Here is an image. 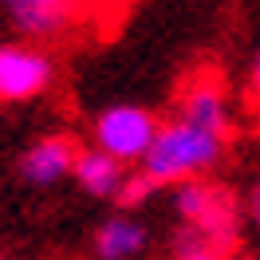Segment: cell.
Segmentation results:
<instances>
[{
    "label": "cell",
    "mask_w": 260,
    "mask_h": 260,
    "mask_svg": "<svg viewBox=\"0 0 260 260\" xmlns=\"http://www.w3.org/2000/svg\"><path fill=\"white\" fill-rule=\"evenodd\" d=\"M233 134V111H229V91L213 71H197L181 87L174 118L158 122L154 146L142 158V174L158 185H181V181L205 178L221 162Z\"/></svg>",
    "instance_id": "1"
},
{
    "label": "cell",
    "mask_w": 260,
    "mask_h": 260,
    "mask_svg": "<svg viewBox=\"0 0 260 260\" xmlns=\"http://www.w3.org/2000/svg\"><path fill=\"white\" fill-rule=\"evenodd\" d=\"M174 209H178V221H181L178 241L229 252L241 237V217H244L241 197L221 181L193 178L174 185Z\"/></svg>",
    "instance_id": "2"
},
{
    "label": "cell",
    "mask_w": 260,
    "mask_h": 260,
    "mask_svg": "<svg viewBox=\"0 0 260 260\" xmlns=\"http://www.w3.org/2000/svg\"><path fill=\"white\" fill-rule=\"evenodd\" d=\"M158 134V114L134 103H114L107 111L95 114L91 122V146L103 150L107 158H114L118 166H142V158L154 146Z\"/></svg>",
    "instance_id": "3"
},
{
    "label": "cell",
    "mask_w": 260,
    "mask_h": 260,
    "mask_svg": "<svg viewBox=\"0 0 260 260\" xmlns=\"http://www.w3.org/2000/svg\"><path fill=\"white\" fill-rule=\"evenodd\" d=\"M8 20L28 40H55L83 24L91 12V0H0Z\"/></svg>",
    "instance_id": "4"
},
{
    "label": "cell",
    "mask_w": 260,
    "mask_h": 260,
    "mask_svg": "<svg viewBox=\"0 0 260 260\" xmlns=\"http://www.w3.org/2000/svg\"><path fill=\"white\" fill-rule=\"evenodd\" d=\"M51 79H55V63L48 51L32 44H0V99L4 103L44 95Z\"/></svg>",
    "instance_id": "5"
},
{
    "label": "cell",
    "mask_w": 260,
    "mask_h": 260,
    "mask_svg": "<svg viewBox=\"0 0 260 260\" xmlns=\"http://www.w3.org/2000/svg\"><path fill=\"white\" fill-rule=\"evenodd\" d=\"M79 146L67 138V134H48L24 150L20 158V178L28 185H55V181L71 178V166H75Z\"/></svg>",
    "instance_id": "6"
},
{
    "label": "cell",
    "mask_w": 260,
    "mask_h": 260,
    "mask_svg": "<svg viewBox=\"0 0 260 260\" xmlns=\"http://www.w3.org/2000/svg\"><path fill=\"white\" fill-rule=\"evenodd\" d=\"M146 225L142 221H134L126 213H118V217H107L95 233V256L99 260H134L146 252Z\"/></svg>",
    "instance_id": "7"
},
{
    "label": "cell",
    "mask_w": 260,
    "mask_h": 260,
    "mask_svg": "<svg viewBox=\"0 0 260 260\" xmlns=\"http://www.w3.org/2000/svg\"><path fill=\"white\" fill-rule=\"evenodd\" d=\"M71 178L79 181L91 197H118L122 181H126V166H118L114 158H107L103 150L87 146V150H79V154H75Z\"/></svg>",
    "instance_id": "8"
},
{
    "label": "cell",
    "mask_w": 260,
    "mask_h": 260,
    "mask_svg": "<svg viewBox=\"0 0 260 260\" xmlns=\"http://www.w3.org/2000/svg\"><path fill=\"white\" fill-rule=\"evenodd\" d=\"M150 193H154V181H150L142 170H126V181H122V189H118L114 201H118L122 209H134V205H142Z\"/></svg>",
    "instance_id": "9"
},
{
    "label": "cell",
    "mask_w": 260,
    "mask_h": 260,
    "mask_svg": "<svg viewBox=\"0 0 260 260\" xmlns=\"http://www.w3.org/2000/svg\"><path fill=\"white\" fill-rule=\"evenodd\" d=\"M178 260H229V256H225V252H217V248H205V244L178 241Z\"/></svg>",
    "instance_id": "10"
},
{
    "label": "cell",
    "mask_w": 260,
    "mask_h": 260,
    "mask_svg": "<svg viewBox=\"0 0 260 260\" xmlns=\"http://www.w3.org/2000/svg\"><path fill=\"white\" fill-rule=\"evenodd\" d=\"M241 213L260 229V181H252V185H248V193H244V201H241Z\"/></svg>",
    "instance_id": "11"
},
{
    "label": "cell",
    "mask_w": 260,
    "mask_h": 260,
    "mask_svg": "<svg viewBox=\"0 0 260 260\" xmlns=\"http://www.w3.org/2000/svg\"><path fill=\"white\" fill-rule=\"evenodd\" d=\"M248 99H252V107H260V48L248 63Z\"/></svg>",
    "instance_id": "12"
},
{
    "label": "cell",
    "mask_w": 260,
    "mask_h": 260,
    "mask_svg": "<svg viewBox=\"0 0 260 260\" xmlns=\"http://www.w3.org/2000/svg\"><path fill=\"white\" fill-rule=\"evenodd\" d=\"M126 4H134V0H91V12H118V8H126Z\"/></svg>",
    "instance_id": "13"
}]
</instances>
